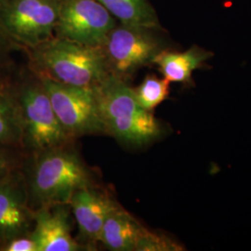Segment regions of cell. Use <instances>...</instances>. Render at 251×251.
<instances>
[{"mask_svg": "<svg viewBox=\"0 0 251 251\" xmlns=\"http://www.w3.org/2000/svg\"><path fill=\"white\" fill-rule=\"evenodd\" d=\"M71 208L69 204H54L35 210L31 237L37 251H85L71 232Z\"/></svg>", "mask_w": 251, "mask_h": 251, "instance_id": "8fae6325", "label": "cell"}, {"mask_svg": "<svg viewBox=\"0 0 251 251\" xmlns=\"http://www.w3.org/2000/svg\"><path fill=\"white\" fill-rule=\"evenodd\" d=\"M25 155L20 147L0 144V180L22 169Z\"/></svg>", "mask_w": 251, "mask_h": 251, "instance_id": "d6986e66", "label": "cell"}, {"mask_svg": "<svg viewBox=\"0 0 251 251\" xmlns=\"http://www.w3.org/2000/svg\"><path fill=\"white\" fill-rule=\"evenodd\" d=\"M22 171L34 211L49 205L69 204L76 191L97 184L74 142L25 154Z\"/></svg>", "mask_w": 251, "mask_h": 251, "instance_id": "6da1fadb", "label": "cell"}, {"mask_svg": "<svg viewBox=\"0 0 251 251\" xmlns=\"http://www.w3.org/2000/svg\"><path fill=\"white\" fill-rule=\"evenodd\" d=\"M11 85L21 112L22 148L25 154L75 142L61 125L38 75L26 66L18 69Z\"/></svg>", "mask_w": 251, "mask_h": 251, "instance_id": "277c9868", "label": "cell"}, {"mask_svg": "<svg viewBox=\"0 0 251 251\" xmlns=\"http://www.w3.org/2000/svg\"><path fill=\"white\" fill-rule=\"evenodd\" d=\"M170 82L153 75H147L140 86L134 88L135 95L140 105L152 112L170 95Z\"/></svg>", "mask_w": 251, "mask_h": 251, "instance_id": "2e32d148", "label": "cell"}, {"mask_svg": "<svg viewBox=\"0 0 251 251\" xmlns=\"http://www.w3.org/2000/svg\"><path fill=\"white\" fill-rule=\"evenodd\" d=\"M35 221L26 181L22 169L0 180V247L9 240L29 234Z\"/></svg>", "mask_w": 251, "mask_h": 251, "instance_id": "30bf717a", "label": "cell"}, {"mask_svg": "<svg viewBox=\"0 0 251 251\" xmlns=\"http://www.w3.org/2000/svg\"><path fill=\"white\" fill-rule=\"evenodd\" d=\"M146 228L122 206L116 207L103 225L100 244L109 251H136Z\"/></svg>", "mask_w": 251, "mask_h": 251, "instance_id": "4fadbf2b", "label": "cell"}, {"mask_svg": "<svg viewBox=\"0 0 251 251\" xmlns=\"http://www.w3.org/2000/svg\"><path fill=\"white\" fill-rule=\"evenodd\" d=\"M40 79L61 125L71 138L75 140L89 135H106L96 87L82 88L64 85L46 77Z\"/></svg>", "mask_w": 251, "mask_h": 251, "instance_id": "8992f818", "label": "cell"}, {"mask_svg": "<svg viewBox=\"0 0 251 251\" xmlns=\"http://www.w3.org/2000/svg\"><path fill=\"white\" fill-rule=\"evenodd\" d=\"M161 30L118 22L100 46L109 75L128 81L138 70L152 64L158 54L169 49Z\"/></svg>", "mask_w": 251, "mask_h": 251, "instance_id": "5b68a950", "label": "cell"}, {"mask_svg": "<svg viewBox=\"0 0 251 251\" xmlns=\"http://www.w3.org/2000/svg\"><path fill=\"white\" fill-rule=\"evenodd\" d=\"M118 23L97 0H60L54 36L100 47Z\"/></svg>", "mask_w": 251, "mask_h": 251, "instance_id": "ba28073f", "label": "cell"}, {"mask_svg": "<svg viewBox=\"0 0 251 251\" xmlns=\"http://www.w3.org/2000/svg\"><path fill=\"white\" fill-rule=\"evenodd\" d=\"M119 23L161 27L156 12L148 0H97Z\"/></svg>", "mask_w": 251, "mask_h": 251, "instance_id": "9a60e30c", "label": "cell"}, {"mask_svg": "<svg viewBox=\"0 0 251 251\" xmlns=\"http://www.w3.org/2000/svg\"><path fill=\"white\" fill-rule=\"evenodd\" d=\"M213 54L193 46L185 51H171L169 49L158 54L153 63L170 83L191 85L193 74L205 66Z\"/></svg>", "mask_w": 251, "mask_h": 251, "instance_id": "7c38bea8", "label": "cell"}, {"mask_svg": "<svg viewBox=\"0 0 251 251\" xmlns=\"http://www.w3.org/2000/svg\"><path fill=\"white\" fill-rule=\"evenodd\" d=\"M182 247L161 233H153L147 228L141 236L136 251H179Z\"/></svg>", "mask_w": 251, "mask_h": 251, "instance_id": "ac0fdd59", "label": "cell"}, {"mask_svg": "<svg viewBox=\"0 0 251 251\" xmlns=\"http://www.w3.org/2000/svg\"><path fill=\"white\" fill-rule=\"evenodd\" d=\"M0 251H37L36 242L31 234L17 236L0 247Z\"/></svg>", "mask_w": 251, "mask_h": 251, "instance_id": "ffe728a7", "label": "cell"}, {"mask_svg": "<svg viewBox=\"0 0 251 251\" xmlns=\"http://www.w3.org/2000/svg\"><path fill=\"white\" fill-rule=\"evenodd\" d=\"M95 90L106 135L119 144L142 147L164 134L161 122L140 105L128 81L109 75Z\"/></svg>", "mask_w": 251, "mask_h": 251, "instance_id": "3957f363", "label": "cell"}, {"mask_svg": "<svg viewBox=\"0 0 251 251\" xmlns=\"http://www.w3.org/2000/svg\"><path fill=\"white\" fill-rule=\"evenodd\" d=\"M22 50L26 54V66L32 72L61 84L95 88L109 75L100 47L54 36Z\"/></svg>", "mask_w": 251, "mask_h": 251, "instance_id": "7a4b0ae2", "label": "cell"}, {"mask_svg": "<svg viewBox=\"0 0 251 251\" xmlns=\"http://www.w3.org/2000/svg\"><path fill=\"white\" fill-rule=\"evenodd\" d=\"M69 206L78 227L75 239L85 251H95L108 215L119 204L107 191L96 184L76 191Z\"/></svg>", "mask_w": 251, "mask_h": 251, "instance_id": "9c48e42d", "label": "cell"}, {"mask_svg": "<svg viewBox=\"0 0 251 251\" xmlns=\"http://www.w3.org/2000/svg\"><path fill=\"white\" fill-rule=\"evenodd\" d=\"M20 50L0 25V88L9 86L18 68L13 60V51Z\"/></svg>", "mask_w": 251, "mask_h": 251, "instance_id": "e0dca14e", "label": "cell"}, {"mask_svg": "<svg viewBox=\"0 0 251 251\" xmlns=\"http://www.w3.org/2000/svg\"><path fill=\"white\" fill-rule=\"evenodd\" d=\"M60 0H0V25L22 50L54 36Z\"/></svg>", "mask_w": 251, "mask_h": 251, "instance_id": "52a82bcc", "label": "cell"}, {"mask_svg": "<svg viewBox=\"0 0 251 251\" xmlns=\"http://www.w3.org/2000/svg\"><path fill=\"white\" fill-rule=\"evenodd\" d=\"M11 83L0 88V144L22 148V117Z\"/></svg>", "mask_w": 251, "mask_h": 251, "instance_id": "5bb4252c", "label": "cell"}]
</instances>
